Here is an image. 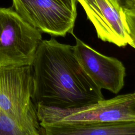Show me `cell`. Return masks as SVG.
Segmentation results:
<instances>
[{"instance_id":"1","label":"cell","mask_w":135,"mask_h":135,"mask_svg":"<svg viewBox=\"0 0 135 135\" xmlns=\"http://www.w3.org/2000/svg\"><path fill=\"white\" fill-rule=\"evenodd\" d=\"M32 66L34 107L74 108L104 99L101 89L78 61L73 46L61 43L54 38L42 40Z\"/></svg>"},{"instance_id":"2","label":"cell","mask_w":135,"mask_h":135,"mask_svg":"<svg viewBox=\"0 0 135 135\" xmlns=\"http://www.w3.org/2000/svg\"><path fill=\"white\" fill-rule=\"evenodd\" d=\"M32 65L0 66V135L13 130L15 121L34 135L42 134L34 105Z\"/></svg>"},{"instance_id":"3","label":"cell","mask_w":135,"mask_h":135,"mask_svg":"<svg viewBox=\"0 0 135 135\" xmlns=\"http://www.w3.org/2000/svg\"><path fill=\"white\" fill-rule=\"evenodd\" d=\"M35 109L40 126L55 123L135 121V94L133 93L119 95L74 108L37 105Z\"/></svg>"},{"instance_id":"4","label":"cell","mask_w":135,"mask_h":135,"mask_svg":"<svg viewBox=\"0 0 135 135\" xmlns=\"http://www.w3.org/2000/svg\"><path fill=\"white\" fill-rule=\"evenodd\" d=\"M42 33L11 7H0V66L32 65Z\"/></svg>"},{"instance_id":"5","label":"cell","mask_w":135,"mask_h":135,"mask_svg":"<svg viewBox=\"0 0 135 135\" xmlns=\"http://www.w3.org/2000/svg\"><path fill=\"white\" fill-rule=\"evenodd\" d=\"M76 0H12V7L41 33L54 36L73 34Z\"/></svg>"},{"instance_id":"6","label":"cell","mask_w":135,"mask_h":135,"mask_svg":"<svg viewBox=\"0 0 135 135\" xmlns=\"http://www.w3.org/2000/svg\"><path fill=\"white\" fill-rule=\"evenodd\" d=\"M94 26L99 38L124 47L130 42L120 0H76Z\"/></svg>"},{"instance_id":"7","label":"cell","mask_w":135,"mask_h":135,"mask_svg":"<svg viewBox=\"0 0 135 135\" xmlns=\"http://www.w3.org/2000/svg\"><path fill=\"white\" fill-rule=\"evenodd\" d=\"M73 47L84 71L99 88L114 94L122 89L126 69L120 60L99 53L76 37Z\"/></svg>"},{"instance_id":"8","label":"cell","mask_w":135,"mask_h":135,"mask_svg":"<svg viewBox=\"0 0 135 135\" xmlns=\"http://www.w3.org/2000/svg\"><path fill=\"white\" fill-rule=\"evenodd\" d=\"M46 135H133L135 121L55 123L40 126Z\"/></svg>"},{"instance_id":"9","label":"cell","mask_w":135,"mask_h":135,"mask_svg":"<svg viewBox=\"0 0 135 135\" xmlns=\"http://www.w3.org/2000/svg\"><path fill=\"white\" fill-rule=\"evenodd\" d=\"M130 42L129 44L135 49V9L124 8Z\"/></svg>"},{"instance_id":"10","label":"cell","mask_w":135,"mask_h":135,"mask_svg":"<svg viewBox=\"0 0 135 135\" xmlns=\"http://www.w3.org/2000/svg\"><path fill=\"white\" fill-rule=\"evenodd\" d=\"M124 8L135 9V0H120Z\"/></svg>"},{"instance_id":"11","label":"cell","mask_w":135,"mask_h":135,"mask_svg":"<svg viewBox=\"0 0 135 135\" xmlns=\"http://www.w3.org/2000/svg\"><path fill=\"white\" fill-rule=\"evenodd\" d=\"M134 94H135V92H134Z\"/></svg>"}]
</instances>
